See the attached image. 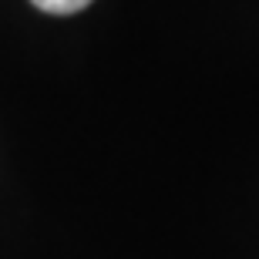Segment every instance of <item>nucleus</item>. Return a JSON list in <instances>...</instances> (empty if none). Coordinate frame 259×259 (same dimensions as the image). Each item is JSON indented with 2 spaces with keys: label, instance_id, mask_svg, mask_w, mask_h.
Here are the masks:
<instances>
[{
  "label": "nucleus",
  "instance_id": "nucleus-1",
  "mask_svg": "<svg viewBox=\"0 0 259 259\" xmlns=\"http://www.w3.org/2000/svg\"><path fill=\"white\" fill-rule=\"evenodd\" d=\"M34 7L48 10V14H77V10H84L91 0H30Z\"/></svg>",
  "mask_w": 259,
  "mask_h": 259
}]
</instances>
